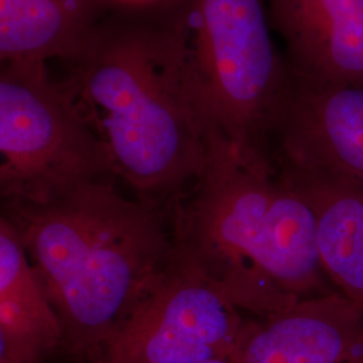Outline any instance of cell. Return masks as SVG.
Wrapping results in <instances>:
<instances>
[{
    "label": "cell",
    "instance_id": "1",
    "mask_svg": "<svg viewBox=\"0 0 363 363\" xmlns=\"http://www.w3.org/2000/svg\"><path fill=\"white\" fill-rule=\"evenodd\" d=\"M117 181L3 206L61 320L69 363L96 362L174 259L169 206L127 196Z\"/></svg>",
    "mask_w": 363,
    "mask_h": 363
},
{
    "label": "cell",
    "instance_id": "2",
    "mask_svg": "<svg viewBox=\"0 0 363 363\" xmlns=\"http://www.w3.org/2000/svg\"><path fill=\"white\" fill-rule=\"evenodd\" d=\"M198 179L171 205L175 257L250 316L337 291L323 272L311 208L269 155L206 135Z\"/></svg>",
    "mask_w": 363,
    "mask_h": 363
},
{
    "label": "cell",
    "instance_id": "3",
    "mask_svg": "<svg viewBox=\"0 0 363 363\" xmlns=\"http://www.w3.org/2000/svg\"><path fill=\"white\" fill-rule=\"evenodd\" d=\"M136 196L169 206L205 169L208 142L167 28H101L62 84Z\"/></svg>",
    "mask_w": 363,
    "mask_h": 363
},
{
    "label": "cell",
    "instance_id": "4",
    "mask_svg": "<svg viewBox=\"0 0 363 363\" xmlns=\"http://www.w3.org/2000/svg\"><path fill=\"white\" fill-rule=\"evenodd\" d=\"M182 82L205 135L271 156L291 79L264 0H187L167 27Z\"/></svg>",
    "mask_w": 363,
    "mask_h": 363
},
{
    "label": "cell",
    "instance_id": "5",
    "mask_svg": "<svg viewBox=\"0 0 363 363\" xmlns=\"http://www.w3.org/2000/svg\"><path fill=\"white\" fill-rule=\"evenodd\" d=\"M0 157L3 206L48 203L116 177L104 144L40 64H1Z\"/></svg>",
    "mask_w": 363,
    "mask_h": 363
},
{
    "label": "cell",
    "instance_id": "6",
    "mask_svg": "<svg viewBox=\"0 0 363 363\" xmlns=\"http://www.w3.org/2000/svg\"><path fill=\"white\" fill-rule=\"evenodd\" d=\"M247 313L175 257L94 363H198L233 355Z\"/></svg>",
    "mask_w": 363,
    "mask_h": 363
},
{
    "label": "cell",
    "instance_id": "7",
    "mask_svg": "<svg viewBox=\"0 0 363 363\" xmlns=\"http://www.w3.org/2000/svg\"><path fill=\"white\" fill-rule=\"evenodd\" d=\"M269 151L276 166L363 184V84L315 81L291 72Z\"/></svg>",
    "mask_w": 363,
    "mask_h": 363
},
{
    "label": "cell",
    "instance_id": "8",
    "mask_svg": "<svg viewBox=\"0 0 363 363\" xmlns=\"http://www.w3.org/2000/svg\"><path fill=\"white\" fill-rule=\"evenodd\" d=\"M238 363H363V307L337 291L247 316Z\"/></svg>",
    "mask_w": 363,
    "mask_h": 363
},
{
    "label": "cell",
    "instance_id": "9",
    "mask_svg": "<svg viewBox=\"0 0 363 363\" xmlns=\"http://www.w3.org/2000/svg\"><path fill=\"white\" fill-rule=\"evenodd\" d=\"M300 77L363 84V0H264Z\"/></svg>",
    "mask_w": 363,
    "mask_h": 363
},
{
    "label": "cell",
    "instance_id": "10",
    "mask_svg": "<svg viewBox=\"0 0 363 363\" xmlns=\"http://www.w3.org/2000/svg\"><path fill=\"white\" fill-rule=\"evenodd\" d=\"M276 169L311 208L319 259L331 286L363 307V184L319 171Z\"/></svg>",
    "mask_w": 363,
    "mask_h": 363
},
{
    "label": "cell",
    "instance_id": "11",
    "mask_svg": "<svg viewBox=\"0 0 363 363\" xmlns=\"http://www.w3.org/2000/svg\"><path fill=\"white\" fill-rule=\"evenodd\" d=\"M105 0H0L1 64L74 62L101 25Z\"/></svg>",
    "mask_w": 363,
    "mask_h": 363
},
{
    "label": "cell",
    "instance_id": "12",
    "mask_svg": "<svg viewBox=\"0 0 363 363\" xmlns=\"http://www.w3.org/2000/svg\"><path fill=\"white\" fill-rule=\"evenodd\" d=\"M0 340L18 350L61 355L64 330L11 220L0 218Z\"/></svg>",
    "mask_w": 363,
    "mask_h": 363
},
{
    "label": "cell",
    "instance_id": "13",
    "mask_svg": "<svg viewBox=\"0 0 363 363\" xmlns=\"http://www.w3.org/2000/svg\"><path fill=\"white\" fill-rule=\"evenodd\" d=\"M198 363H238L235 355H230V357H225V358H217V359H211V361H205V362Z\"/></svg>",
    "mask_w": 363,
    "mask_h": 363
}]
</instances>
